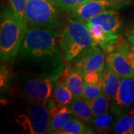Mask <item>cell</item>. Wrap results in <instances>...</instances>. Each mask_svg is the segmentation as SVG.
Listing matches in <instances>:
<instances>
[{
  "label": "cell",
  "instance_id": "obj_26",
  "mask_svg": "<svg viewBox=\"0 0 134 134\" xmlns=\"http://www.w3.org/2000/svg\"><path fill=\"white\" fill-rule=\"evenodd\" d=\"M8 78V71L7 70L6 67H1V87H4L7 84V81Z\"/></svg>",
  "mask_w": 134,
  "mask_h": 134
},
{
  "label": "cell",
  "instance_id": "obj_8",
  "mask_svg": "<svg viewBox=\"0 0 134 134\" xmlns=\"http://www.w3.org/2000/svg\"><path fill=\"white\" fill-rule=\"evenodd\" d=\"M131 47L129 43L126 42L119 50L107 53L106 65L111 68L121 78L133 77L132 66L127 55Z\"/></svg>",
  "mask_w": 134,
  "mask_h": 134
},
{
  "label": "cell",
  "instance_id": "obj_23",
  "mask_svg": "<svg viewBox=\"0 0 134 134\" xmlns=\"http://www.w3.org/2000/svg\"><path fill=\"white\" fill-rule=\"evenodd\" d=\"M8 3L11 8L19 17L25 23H28L25 16V8L27 0H8Z\"/></svg>",
  "mask_w": 134,
  "mask_h": 134
},
{
  "label": "cell",
  "instance_id": "obj_24",
  "mask_svg": "<svg viewBox=\"0 0 134 134\" xmlns=\"http://www.w3.org/2000/svg\"><path fill=\"white\" fill-rule=\"evenodd\" d=\"M54 1L61 9L71 11L90 0H54Z\"/></svg>",
  "mask_w": 134,
  "mask_h": 134
},
{
  "label": "cell",
  "instance_id": "obj_27",
  "mask_svg": "<svg viewBox=\"0 0 134 134\" xmlns=\"http://www.w3.org/2000/svg\"><path fill=\"white\" fill-rule=\"evenodd\" d=\"M126 37L128 42L134 46V26L127 30V31L126 32Z\"/></svg>",
  "mask_w": 134,
  "mask_h": 134
},
{
  "label": "cell",
  "instance_id": "obj_17",
  "mask_svg": "<svg viewBox=\"0 0 134 134\" xmlns=\"http://www.w3.org/2000/svg\"><path fill=\"white\" fill-rule=\"evenodd\" d=\"M53 96L55 102L60 105H68L74 98L66 84L59 78L54 83Z\"/></svg>",
  "mask_w": 134,
  "mask_h": 134
},
{
  "label": "cell",
  "instance_id": "obj_6",
  "mask_svg": "<svg viewBox=\"0 0 134 134\" xmlns=\"http://www.w3.org/2000/svg\"><path fill=\"white\" fill-rule=\"evenodd\" d=\"M56 81L57 79L48 76H27L23 85L25 94L31 100L47 102L53 96Z\"/></svg>",
  "mask_w": 134,
  "mask_h": 134
},
{
  "label": "cell",
  "instance_id": "obj_2",
  "mask_svg": "<svg viewBox=\"0 0 134 134\" xmlns=\"http://www.w3.org/2000/svg\"><path fill=\"white\" fill-rule=\"evenodd\" d=\"M27 23L7 5L1 14L0 57L2 62H13L17 56L25 35Z\"/></svg>",
  "mask_w": 134,
  "mask_h": 134
},
{
  "label": "cell",
  "instance_id": "obj_11",
  "mask_svg": "<svg viewBox=\"0 0 134 134\" xmlns=\"http://www.w3.org/2000/svg\"><path fill=\"white\" fill-rule=\"evenodd\" d=\"M86 25H99L107 34L111 37H118L116 34L122 23L120 13L117 10H104L85 23Z\"/></svg>",
  "mask_w": 134,
  "mask_h": 134
},
{
  "label": "cell",
  "instance_id": "obj_3",
  "mask_svg": "<svg viewBox=\"0 0 134 134\" xmlns=\"http://www.w3.org/2000/svg\"><path fill=\"white\" fill-rule=\"evenodd\" d=\"M58 41L67 61H72L96 44L87 25L77 19H69L68 23L59 34Z\"/></svg>",
  "mask_w": 134,
  "mask_h": 134
},
{
  "label": "cell",
  "instance_id": "obj_13",
  "mask_svg": "<svg viewBox=\"0 0 134 134\" xmlns=\"http://www.w3.org/2000/svg\"><path fill=\"white\" fill-rule=\"evenodd\" d=\"M50 121L48 133H60L63 126L69 119L71 118L72 112L67 105H60L56 103L49 104Z\"/></svg>",
  "mask_w": 134,
  "mask_h": 134
},
{
  "label": "cell",
  "instance_id": "obj_12",
  "mask_svg": "<svg viewBox=\"0 0 134 134\" xmlns=\"http://www.w3.org/2000/svg\"><path fill=\"white\" fill-rule=\"evenodd\" d=\"M58 78L66 84L74 98H82L84 78L83 75L78 69L75 67H66Z\"/></svg>",
  "mask_w": 134,
  "mask_h": 134
},
{
  "label": "cell",
  "instance_id": "obj_16",
  "mask_svg": "<svg viewBox=\"0 0 134 134\" xmlns=\"http://www.w3.org/2000/svg\"><path fill=\"white\" fill-rule=\"evenodd\" d=\"M113 129L115 133H132L134 129V108L127 113L123 112L116 115V121Z\"/></svg>",
  "mask_w": 134,
  "mask_h": 134
},
{
  "label": "cell",
  "instance_id": "obj_21",
  "mask_svg": "<svg viewBox=\"0 0 134 134\" xmlns=\"http://www.w3.org/2000/svg\"><path fill=\"white\" fill-rule=\"evenodd\" d=\"M91 122L98 133H103L110 127L113 122V117L107 112L93 117Z\"/></svg>",
  "mask_w": 134,
  "mask_h": 134
},
{
  "label": "cell",
  "instance_id": "obj_20",
  "mask_svg": "<svg viewBox=\"0 0 134 134\" xmlns=\"http://www.w3.org/2000/svg\"><path fill=\"white\" fill-rule=\"evenodd\" d=\"M90 104L92 111V115L93 117H96L97 115L108 112L110 107V100L101 92L99 96L92 101L90 102Z\"/></svg>",
  "mask_w": 134,
  "mask_h": 134
},
{
  "label": "cell",
  "instance_id": "obj_22",
  "mask_svg": "<svg viewBox=\"0 0 134 134\" xmlns=\"http://www.w3.org/2000/svg\"><path fill=\"white\" fill-rule=\"evenodd\" d=\"M101 93V87L84 81L82 98L87 102H91Z\"/></svg>",
  "mask_w": 134,
  "mask_h": 134
},
{
  "label": "cell",
  "instance_id": "obj_19",
  "mask_svg": "<svg viewBox=\"0 0 134 134\" xmlns=\"http://www.w3.org/2000/svg\"><path fill=\"white\" fill-rule=\"evenodd\" d=\"M89 28L91 37L94 42L100 47L114 40L118 37H111L105 33L103 28L99 25H86Z\"/></svg>",
  "mask_w": 134,
  "mask_h": 134
},
{
  "label": "cell",
  "instance_id": "obj_28",
  "mask_svg": "<svg viewBox=\"0 0 134 134\" xmlns=\"http://www.w3.org/2000/svg\"><path fill=\"white\" fill-rule=\"evenodd\" d=\"M128 55V58H129L130 62L132 66V71H133V77H134V46H133L129 50V52L127 53Z\"/></svg>",
  "mask_w": 134,
  "mask_h": 134
},
{
  "label": "cell",
  "instance_id": "obj_1",
  "mask_svg": "<svg viewBox=\"0 0 134 134\" xmlns=\"http://www.w3.org/2000/svg\"><path fill=\"white\" fill-rule=\"evenodd\" d=\"M59 34L52 29L32 27L27 30L18 52L21 66L33 75L58 79L64 69V63L59 48Z\"/></svg>",
  "mask_w": 134,
  "mask_h": 134
},
{
  "label": "cell",
  "instance_id": "obj_10",
  "mask_svg": "<svg viewBox=\"0 0 134 134\" xmlns=\"http://www.w3.org/2000/svg\"><path fill=\"white\" fill-rule=\"evenodd\" d=\"M115 4L113 0H90L69 12L72 18L85 23Z\"/></svg>",
  "mask_w": 134,
  "mask_h": 134
},
{
  "label": "cell",
  "instance_id": "obj_4",
  "mask_svg": "<svg viewBox=\"0 0 134 134\" xmlns=\"http://www.w3.org/2000/svg\"><path fill=\"white\" fill-rule=\"evenodd\" d=\"M61 9L54 0H27L25 16L29 24L37 27H57Z\"/></svg>",
  "mask_w": 134,
  "mask_h": 134
},
{
  "label": "cell",
  "instance_id": "obj_5",
  "mask_svg": "<svg viewBox=\"0 0 134 134\" xmlns=\"http://www.w3.org/2000/svg\"><path fill=\"white\" fill-rule=\"evenodd\" d=\"M16 121L29 133L43 134L48 133L50 112L46 102L31 100L25 112L16 119Z\"/></svg>",
  "mask_w": 134,
  "mask_h": 134
},
{
  "label": "cell",
  "instance_id": "obj_9",
  "mask_svg": "<svg viewBox=\"0 0 134 134\" xmlns=\"http://www.w3.org/2000/svg\"><path fill=\"white\" fill-rule=\"evenodd\" d=\"M134 102V77H126L121 79L119 88L112 103V111L115 116L123 113Z\"/></svg>",
  "mask_w": 134,
  "mask_h": 134
},
{
  "label": "cell",
  "instance_id": "obj_25",
  "mask_svg": "<svg viewBox=\"0 0 134 134\" xmlns=\"http://www.w3.org/2000/svg\"><path fill=\"white\" fill-rule=\"evenodd\" d=\"M100 77L101 72H87L83 76L84 81L98 86H100Z\"/></svg>",
  "mask_w": 134,
  "mask_h": 134
},
{
  "label": "cell",
  "instance_id": "obj_18",
  "mask_svg": "<svg viewBox=\"0 0 134 134\" xmlns=\"http://www.w3.org/2000/svg\"><path fill=\"white\" fill-rule=\"evenodd\" d=\"M92 130L83 123L77 119L70 118L65 122L60 133L63 134H80L93 133Z\"/></svg>",
  "mask_w": 134,
  "mask_h": 134
},
{
  "label": "cell",
  "instance_id": "obj_15",
  "mask_svg": "<svg viewBox=\"0 0 134 134\" xmlns=\"http://www.w3.org/2000/svg\"><path fill=\"white\" fill-rule=\"evenodd\" d=\"M68 107L76 119L85 122H90L93 118L92 111L89 102L83 98H73Z\"/></svg>",
  "mask_w": 134,
  "mask_h": 134
},
{
  "label": "cell",
  "instance_id": "obj_29",
  "mask_svg": "<svg viewBox=\"0 0 134 134\" xmlns=\"http://www.w3.org/2000/svg\"><path fill=\"white\" fill-rule=\"evenodd\" d=\"M132 133H134V129L133 130V132H132Z\"/></svg>",
  "mask_w": 134,
  "mask_h": 134
},
{
  "label": "cell",
  "instance_id": "obj_7",
  "mask_svg": "<svg viewBox=\"0 0 134 134\" xmlns=\"http://www.w3.org/2000/svg\"><path fill=\"white\" fill-rule=\"evenodd\" d=\"M75 68L84 75L90 72H102L106 66L105 56L97 44L87 48L74 60Z\"/></svg>",
  "mask_w": 134,
  "mask_h": 134
},
{
  "label": "cell",
  "instance_id": "obj_14",
  "mask_svg": "<svg viewBox=\"0 0 134 134\" xmlns=\"http://www.w3.org/2000/svg\"><path fill=\"white\" fill-rule=\"evenodd\" d=\"M121 79L119 75L106 65L104 69L101 72L100 87L101 92L107 96L110 101H113L115 98L119 88Z\"/></svg>",
  "mask_w": 134,
  "mask_h": 134
}]
</instances>
